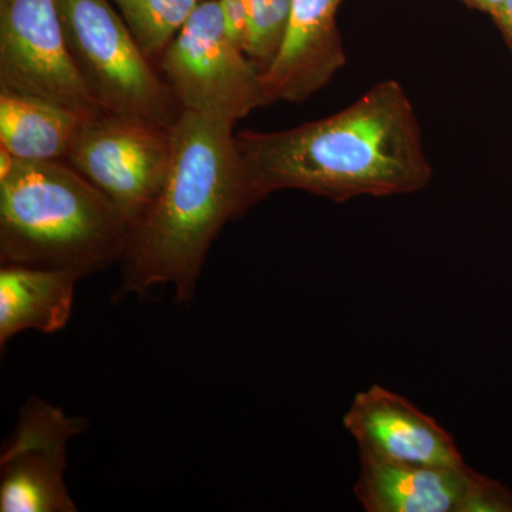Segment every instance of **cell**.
<instances>
[{
  "label": "cell",
  "mask_w": 512,
  "mask_h": 512,
  "mask_svg": "<svg viewBox=\"0 0 512 512\" xmlns=\"http://www.w3.org/2000/svg\"><path fill=\"white\" fill-rule=\"evenodd\" d=\"M156 66L183 111L237 123L268 106L261 72L225 32L220 0H201Z\"/></svg>",
  "instance_id": "obj_5"
},
{
  "label": "cell",
  "mask_w": 512,
  "mask_h": 512,
  "mask_svg": "<svg viewBox=\"0 0 512 512\" xmlns=\"http://www.w3.org/2000/svg\"><path fill=\"white\" fill-rule=\"evenodd\" d=\"M259 201L299 190L345 202L424 190L433 167L416 109L396 80L375 84L348 107L289 130L235 136Z\"/></svg>",
  "instance_id": "obj_1"
},
{
  "label": "cell",
  "mask_w": 512,
  "mask_h": 512,
  "mask_svg": "<svg viewBox=\"0 0 512 512\" xmlns=\"http://www.w3.org/2000/svg\"><path fill=\"white\" fill-rule=\"evenodd\" d=\"M343 0H291L288 28L275 59L262 72L266 100L302 103L346 64L338 12Z\"/></svg>",
  "instance_id": "obj_10"
},
{
  "label": "cell",
  "mask_w": 512,
  "mask_h": 512,
  "mask_svg": "<svg viewBox=\"0 0 512 512\" xmlns=\"http://www.w3.org/2000/svg\"><path fill=\"white\" fill-rule=\"evenodd\" d=\"M484 474L359 458L355 497L367 512H473Z\"/></svg>",
  "instance_id": "obj_11"
},
{
  "label": "cell",
  "mask_w": 512,
  "mask_h": 512,
  "mask_svg": "<svg viewBox=\"0 0 512 512\" xmlns=\"http://www.w3.org/2000/svg\"><path fill=\"white\" fill-rule=\"evenodd\" d=\"M67 45L101 109L173 127L183 109L110 0H57Z\"/></svg>",
  "instance_id": "obj_4"
},
{
  "label": "cell",
  "mask_w": 512,
  "mask_h": 512,
  "mask_svg": "<svg viewBox=\"0 0 512 512\" xmlns=\"http://www.w3.org/2000/svg\"><path fill=\"white\" fill-rule=\"evenodd\" d=\"M491 19L512 55V0H504L503 5L491 16Z\"/></svg>",
  "instance_id": "obj_17"
},
{
  "label": "cell",
  "mask_w": 512,
  "mask_h": 512,
  "mask_svg": "<svg viewBox=\"0 0 512 512\" xmlns=\"http://www.w3.org/2000/svg\"><path fill=\"white\" fill-rule=\"evenodd\" d=\"M468 8L478 10V12L485 13V15L493 16L500 6L503 5L504 0H461Z\"/></svg>",
  "instance_id": "obj_18"
},
{
  "label": "cell",
  "mask_w": 512,
  "mask_h": 512,
  "mask_svg": "<svg viewBox=\"0 0 512 512\" xmlns=\"http://www.w3.org/2000/svg\"><path fill=\"white\" fill-rule=\"evenodd\" d=\"M128 224L66 161H30L0 147V262L74 269L120 264Z\"/></svg>",
  "instance_id": "obj_3"
},
{
  "label": "cell",
  "mask_w": 512,
  "mask_h": 512,
  "mask_svg": "<svg viewBox=\"0 0 512 512\" xmlns=\"http://www.w3.org/2000/svg\"><path fill=\"white\" fill-rule=\"evenodd\" d=\"M251 19L245 53L264 72L275 59L288 28L291 0H242Z\"/></svg>",
  "instance_id": "obj_15"
},
{
  "label": "cell",
  "mask_w": 512,
  "mask_h": 512,
  "mask_svg": "<svg viewBox=\"0 0 512 512\" xmlns=\"http://www.w3.org/2000/svg\"><path fill=\"white\" fill-rule=\"evenodd\" d=\"M87 429L84 417L30 397L0 453V511H77L64 480L67 447Z\"/></svg>",
  "instance_id": "obj_8"
},
{
  "label": "cell",
  "mask_w": 512,
  "mask_h": 512,
  "mask_svg": "<svg viewBox=\"0 0 512 512\" xmlns=\"http://www.w3.org/2000/svg\"><path fill=\"white\" fill-rule=\"evenodd\" d=\"M222 19H224L225 32L231 40L242 50L247 49L251 19L242 0H220Z\"/></svg>",
  "instance_id": "obj_16"
},
{
  "label": "cell",
  "mask_w": 512,
  "mask_h": 512,
  "mask_svg": "<svg viewBox=\"0 0 512 512\" xmlns=\"http://www.w3.org/2000/svg\"><path fill=\"white\" fill-rule=\"evenodd\" d=\"M359 458L389 464L466 467L453 436L400 394L373 384L356 394L343 417Z\"/></svg>",
  "instance_id": "obj_9"
},
{
  "label": "cell",
  "mask_w": 512,
  "mask_h": 512,
  "mask_svg": "<svg viewBox=\"0 0 512 512\" xmlns=\"http://www.w3.org/2000/svg\"><path fill=\"white\" fill-rule=\"evenodd\" d=\"M148 59L157 63L201 0H110Z\"/></svg>",
  "instance_id": "obj_14"
},
{
  "label": "cell",
  "mask_w": 512,
  "mask_h": 512,
  "mask_svg": "<svg viewBox=\"0 0 512 512\" xmlns=\"http://www.w3.org/2000/svg\"><path fill=\"white\" fill-rule=\"evenodd\" d=\"M173 127L101 111L84 121L66 163L116 205L130 228L167 177Z\"/></svg>",
  "instance_id": "obj_6"
},
{
  "label": "cell",
  "mask_w": 512,
  "mask_h": 512,
  "mask_svg": "<svg viewBox=\"0 0 512 512\" xmlns=\"http://www.w3.org/2000/svg\"><path fill=\"white\" fill-rule=\"evenodd\" d=\"M83 276L74 269L2 265L0 348L25 330L52 335L66 328Z\"/></svg>",
  "instance_id": "obj_12"
},
{
  "label": "cell",
  "mask_w": 512,
  "mask_h": 512,
  "mask_svg": "<svg viewBox=\"0 0 512 512\" xmlns=\"http://www.w3.org/2000/svg\"><path fill=\"white\" fill-rule=\"evenodd\" d=\"M92 116L35 96L0 90V147L30 161H66Z\"/></svg>",
  "instance_id": "obj_13"
},
{
  "label": "cell",
  "mask_w": 512,
  "mask_h": 512,
  "mask_svg": "<svg viewBox=\"0 0 512 512\" xmlns=\"http://www.w3.org/2000/svg\"><path fill=\"white\" fill-rule=\"evenodd\" d=\"M0 90L86 116L106 111L74 63L57 0H0Z\"/></svg>",
  "instance_id": "obj_7"
},
{
  "label": "cell",
  "mask_w": 512,
  "mask_h": 512,
  "mask_svg": "<svg viewBox=\"0 0 512 512\" xmlns=\"http://www.w3.org/2000/svg\"><path fill=\"white\" fill-rule=\"evenodd\" d=\"M234 126L218 117L181 113L167 177L128 228L119 298L168 285L175 301L188 305L221 229L261 202L239 156Z\"/></svg>",
  "instance_id": "obj_2"
}]
</instances>
